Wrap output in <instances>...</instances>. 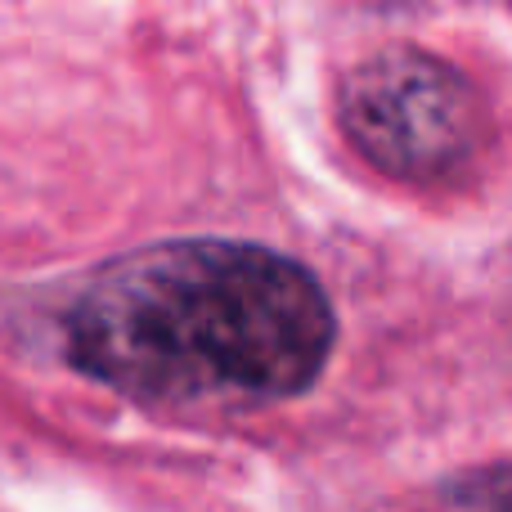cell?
Segmentation results:
<instances>
[{
    "label": "cell",
    "mask_w": 512,
    "mask_h": 512,
    "mask_svg": "<svg viewBox=\"0 0 512 512\" xmlns=\"http://www.w3.org/2000/svg\"><path fill=\"white\" fill-rule=\"evenodd\" d=\"M337 117L378 171L414 185L445 180L486 140L481 90L441 54L387 45L342 77Z\"/></svg>",
    "instance_id": "obj_2"
},
{
    "label": "cell",
    "mask_w": 512,
    "mask_h": 512,
    "mask_svg": "<svg viewBox=\"0 0 512 512\" xmlns=\"http://www.w3.org/2000/svg\"><path fill=\"white\" fill-rule=\"evenodd\" d=\"M441 512H512V459L441 481Z\"/></svg>",
    "instance_id": "obj_3"
},
{
    "label": "cell",
    "mask_w": 512,
    "mask_h": 512,
    "mask_svg": "<svg viewBox=\"0 0 512 512\" xmlns=\"http://www.w3.org/2000/svg\"><path fill=\"white\" fill-rule=\"evenodd\" d=\"M333 306L306 265L225 239H176L104 265L68 319L86 378L158 409H243L306 391Z\"/></svg>",
    "instance_id": "obj_1"
}]
</instances>
